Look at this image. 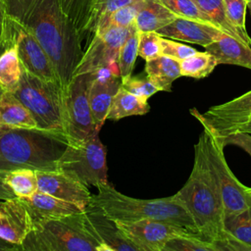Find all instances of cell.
<instances>
[{"mask_svg":"<svg viewBox=\"0 0 251 251\" xmlns=\"http://www.w3.org/2000/svg\"><path fill=\"white\" fill-rule=\"evenodd\" d=\"M97 189L98 193L91 195L90 204L115 222L156 220L182 226L200 235L193 218L176 194L157 199H137L119 192L109 183L99 184Z\"/></svg>","mask_w":251,"mask_h":251,"instance_id":"obj_4","label":"cell"},{"mask_svg":"<svg viewBox=\"0 0 251 251\" xmlns=\"http://www.w3.org/2000/svg\"><path fill=\"white\" fill-rule=\"evenodd\" d=\"M176 194L193 218L200 236L213 242L217 251L247 250L243 243L226 230L223 198L210 170L201 134L194 144L191 173L184 185Z\"/></svg>","mask_w":251,"mask_h":251,"instance_id":"obj_2","label":"cell"},{"mask_svg":"<svg viewBox=\"0 0 251 251\" xmlns=\"http://www.w3.org/2000/svg\"><path fill=\"white\" fill-rule=\"evenodd\" d=\"M6 250H9V251L19 250V247L0 238V251H6Z\"/></svg>","mask_w":251,"mask_h":251,"instance_id":"obj_43","label":"cell"},{"mask_svg":"<svg viewBox=\"0 0 251 251\" xmlns=\"http://www.w3.org/2000/svg\"><path fill=\"white\" fill-rule=\"evenodd\" d=\"M149 111L150 106L147 101L133 95L121 84L112 100L107 120L119 121L129 116L145 115Z\"/></svg>","mask_w":251,"mask_h":251,"instance_id":"obj_24","label":"cell"},{"mask_svg":"<svg viewBox=\"0 0 251 251\" xmlns=\"http://www.w3.org/2000/svg\"><path fill=\"white\" fill-rule=\"evenodd\" d=\"M107 152L99 138V131L79 143H68L58 160V170L81 183L97 187L108 183Z\"/></svg>","mask_w":251,"mask_h":251,"instance_id":"obj_8","label":"cell"},{"mask_svg":"<svg viewBox=\"0 0 251 251\" xmlns=\"http://www.w3.org/2000/svg\"><path fill=\"white\" fill-rule=\"evenodd\" d=\"M176 16L161 0H143L135 18V25L140 32L157 31L172 23Z\"/></svg>","mask_w":251,"mask_h":251,"instance_id":"obj_23","label":"cell"},{"mask_svg":"<svg viewBox=\"0 0 251 251\" xmlns=\"http://www.w3.org/2000/svg\"><path fill=\"white\" fill-rule=\"evenodd\" d=\"M7 14L45 50L64 92L84 51L82 38L59 0H7Z\"/></svg>","mask_w":251,"mask_h":251,"instance_id":"obj_1","label":"cell"},{"mask_svg":"<svg viewBox=\"0 0 251 251\" xmlns=\"http://www.w3.org/2000/svg\"><path fill=\"white\" fill-rule=\"evenodd\" d=\"M20 199L29 214L32 229L46 222L78 214L83 211L75 204L59 199L40 190H37L27 198Z\"/></svg>","mask_w":251,"mask_h":251,"instance_id":"obj_17","label":"cell"},{"mask_svg":"<svg viewBox=\"0 0 251 251\" xmlns=\"http://www.w3.org/2000/svg\"><path fill=\"white\" fill-rule=\"evenodd\" d=\"M218 61L208 51L199 52L179 62L181 76H188L196 79L210 75L217 67Z\"/></svg>","mask_w":251,"mask_h":251,"instance_id":"obj_27","label":"cell"},{"mask_svg":"<svg viewBox=\"0 0 251 251\" xmlns=\"http://www.w3.org/2000/svg\"><path fill=\"white\" fill-rule=\"evenodd\" d=\"M145 74L160 91H172L173 82L181 76L179 62L165 55L146 61Z\"/></svg>","mask_w":251,"mask_h":251,"instance_id":"obj_22","label":"cell"},{"mask_svg":"<svg viewBox=\"0 0 251 251\" xmlns=\"http://www.w3.org/2000/svg\"><path fill=\"white\" fill-rule=\"evenodd\" d=\"M130 26H113L103 33H94L74 76L86 73H97L104 69H110L120 76L118 58L120 50L130 32Z\"/></svg>","mask_w":251,"mask_h":251,"instance_id":"obj_10","label":"cell"},{"mask_svg":"<svg viewBox=\"0 0 251 251\" xmlns=\"http://www.w3.org/2000/svg\"><path fill=\"white\" fill-rule=\"evenodd\" d=\"M236 131H241V132H247L251 134V118L249 120H247L246 122H244L243 124H241L240 126H238L237 127H235L233 130H231L228 134L232 133V132H236ZM227 135V134H226ZM226 136V135H225Z\"/></svg>","mask_w":251,"mask_h":251,"instance_id":"obj_42","label":"cell"},{"mask_svg":"<svg viewBox=\"0 0 251 251\" xmlns=\"http://www.w3.org/2000/svg\"><path fill=\"white\" fill-rule=\"evenodd\" d=\"M138 41L139 30L137 29L134 22L130 26V32L123 44L118 58L121 80H124L132 75L135 60L138 56Z\"/></svg>","mask_w":251,"mask_h":251,"instance_id":"obj_29","label":"cell"},{"mask_svg":"<svg viewBox=\"0 0 251 251\" xmlns=\"http://www.w3.org/2000/svg\"><path fill=\"white\" fill-rule=\"evenodd\" d=\"M156 32L163 37L194 43L203 47L219 39L225 33L213 25L181 17H176Z\"/></svg>","mask_w":251,"mask_h":251,"instance_id":"obj_19","label":"cell"},{"mask_svg":"<svg viewBox=\"0 0 251 251\" xmlns=\"http://www.w3.org/2000/svg\"><path fill=\"white\" fill-rule=\"evenodd\" d=\"M246 2H247V8L249 9L250 14H251V0H246Z\"/></svg>","mask_w":251,"mask_h":251,"instance_id":"obj_44","label":"cell"},{"mask_svg":"<svg viewBox=\"0 0 251 251\" xmlns=\"http://www.w3.org/2000/svg\"><path fill=\"white\" fill-rule=\"evenodd\" d=\"M13 94L30 112L37 128L66 136L63 91L58 82L42 80L23 69Z\"/></svg>","mask_w":251,"mask_h":251,"instance_id":"obj_6","label":"cell"},{"mask_svg":"<svg viewBox=\"0 0 251 251\" xmlns=\"http://www.w3.org/2000/svg\"><path fill=\"white\" fill-rule=\"evenodd\" d=\"M205 50L215 56L218 64L234 65L251 70V46L226 33L205 46Z\"/></svg>","mask_w":251,"mask_h":251,"instance_id":"obj_20","label":"cell"},{"mask_svg":"<svg viewBox=\"0 0 251 251\" xmlns=\"http://www.w3.org/2000/svg\"><path fill=\"white\" fill-rule=\"evenodd\" d=\"M85 224L104 251H139L120 230L117 224L108 218L98 207L89 203L83 210Z\"/></svg>","mask_w":251,"mask_h":251,"instance_id":"obj_15","label":"cell"},{"mask_svg":"<svg viewBox=\"0 0 251 251\" xmlns=\"http://www.w3.org/2000/svg\"><path fill=\"white\" fill-rule=\"evenodd\" d=\"M226 12L231 25L235 27L241 40L248 46H251V37L248 35L245 25L246 0H224Z\"/></svg>","mask_w":251,"mask_h":251,"instance_id":"obj_34","label":"cell"},{"mask_svg":"<svg viewBox=\"0 0 251 251\" xmlns=\"http://www.w3.org/2000/svg\"><path fill=\"white\" fill-rule=\"evenodd\" d=\"M161 35L156 31H139L138 56L145 61L152 60L161 54Z\"/></svg>","mask_w":251,"mask_h":251,"instance_id":"obj_38","label":"cell"},{"mask_svg":"<svg viewBox=\"0 0 251 251\" xmlns=\"http://www.w3.org/2000/svg\"><path fill=\"white\" fill-rule=\"evenodd\" d=\"M161 54L173 58L178 62L195 54L197 50L189 45L176 42L175 39L161 36Z\"/></svg>","mask_w":251,"mask_h":251,"instance_id":"obj_39","label":"cell"},{"mask_svg":"<svg viewBox=\"0 0 251 251\" xmlns=\"http://www.w3.org/2000/svg\"><path fill=\"white\" fill-rule=\"evenodd\" d=\"M142 4L143 0H135L119 8L97 25L94 33H103L113 26L127 27L131 25L135 22V18Z\"/></svg>","mask_w":251,"mask_h":251,"instance_id":"obj_31","label":"cell"},{"mask_svg":"<svg viewBox=\"0 0 251 251\" xmlns=\"http://www.w3.org/2000/svg\"><path fill=\"white\" fill-rule=\"evenodd\" d=\"M163 251H217L213 242L205 240L200 235L186 232L170 239Z\"/></svg>","mask_w":251,"mask_h":251,"instance_id":"obj_33","label":"cell"},{"mask_svg":"<svg viewBox=\"0 0 251 251\" xmlns=\"http://www.w3.org/2000/svg\"><path fill=\"white\" fill-rule=\"evenodd\" d=\"M11 45L9 18L7 14V0H0V48Z\"/></svg>","mask_w":251,"mask_h":251,"instance_id":"obj_41","label":"cell"},{"mask_svg":"<svg viewBox=\"0 0 251 251\" xmlns=\"http://www.w3.org/2000/svg\"><path fill=\"white\" fill-rule=\"evenodd\" d=\"M3 92H4V90H3V89L0 87V95H1Z\"/></svg>","mask_w":251,"mask_h":251,"instance_id":"obj_46","label":"cell"},{"mask_svg":"<svg viewBox=\"0 0 251 251\" xmlns=\"http://www.w3.org/2000/svg\"><path fill=\"white\" fill-rule=\"evenodd\" d=\"M38 190L71 202L84 210L90 203L91 192L88 186L72 176L60 171L35 170Z\"/></svg>","mask_w":251,"mask_h":251,"instance_id":"obj_14","label":"cell"},{"mask_svg":"<svg viewBox=\"0 0 251 251\" xmlns=\"http://www.w3.org/2000/svg\"><path fill=\"white\" fill-rule=\"evenodd\" d=\"M201 125L203 130L200 134L203 138L206 158L223 198L225 218L238 214L250 207L251 197L246 192V186L229 169L222 138L210 126L203 123Z\"/></svg>","mask_w":251,"mask_h":251,"instance_id":"obj_7","label":"cell"},{"mask_svg":"<svg viewBox=\"0 0 251 251\" xmlns=\"http://www.w3.org/2000/svg\"><path fill=\"white\" fill-rule=\"evenodd\" d=\"M64 13L71 19L82 40L87 34V25L94 0H59Z\"/></svg>","mask_w":251,"mask_h":251,"instance_id":"obj_30","label":"cell"},{"mask_svg":"<svg viewBox=\"0 0 251 251\" xmlns=\"http://www.w3.org/2000/svg\"><path fill=\"white\" fill-rule=\"evenodd\" d=\"M0 128H37L30 112L12 92L0 95Z\"/></svg>","mask_w":251,"mask_h":251,"instance_id":"obj_21","label":"cell"},{"mask_svg":"<svg viewBox=\"0 0 251 251\" xmlns=\"http://www.w3.org/2000/svg\"><path fill=\"white\" fill-rule=\"evenodd\" d=\"M115 223L139 251H163L166 243L173 237L191 232L182 226L156 220L143 219Z\"/></svg>","mask_w":251,"mask_h":251,"instance_id":"obj_11","label":"cell"},{"mask_svg":"<svg viewBox=\"0 0 251 251\" xmlns=\"http://www.w3.org/2000/svg\"><path fill=\"white\" fill-rule=\"evenodd\" d=\"M135 0H94L87 25V34H94L97 25L113 12Z\"/></svg>","mask_w":251,"mask_h":251,"instance_id":"obj_35","label":"cell"},{"mask_svg":"<svg viewBox=\"0 0 251 251\" xmlns=\"http://www.w3.org/2000/svg\"><path fill=\"white\" fill-rule=\"evenodd\" d=\"M208 17L211 23L223 32L242 41L235 27L229 22L224 0H192ZM243 42V41H242ZM244 43V42H243Z\"/></svg>","mask_w":251,"mask_h":251,"instance_id":"obj_28","label":"cell"},{"mask_svg":"<svg viewBox=\"0 0 251 251\" xmlns=\"http://www.w3.org/2000/svg\"><path fill=\"white\" fill-rule=\"evenodd\" d=\"M226 230L251 249V205L246 210L225 218Z\"/></svg>","mask_w":251,"mask_h":251,"instance_id":"obj_32","label":"cell"},{"mask_svg":"<svg viewBox=\"0 0 251 251\" xmlns=\"http://www.w3.org/2000/svg\"><path fill=\"white\" fill-rule=\"evenodd\" d=\"M32 230L29 214L19 197L0 201V238L19 247Z\"/></svg>","mask_w":251,"mask_h":251,"instance_id":"obj_16","label":"cell"},{"mask_svg":"<svg viewBox=\"0 0 251 251\" xmlns=\"http://www.w3.org/2000/svg\"><path fill=\"white\" fill-rule=\"evenodd\" d=\"M246 192H247V193H248V195L251 197V187L246 186Z\"/></svg>","mask_w":251,"mask_h":251,"instance_id":"obj_45","label":"cell"},{"mask_svg":"<svg viewBox=\"0 0 251 251\" xmlns=\"http://www.w3.org/2000/svg\"><path fill=\"white\" fill-rule=\"evenodd\" d=\"M9 28L10 42L11 44L15 43L17 46L18 55L23 69L42 80L58 82L57 75L49 56L34 36L10 19Z\"/></svg>","mask_w":251,"mask_h":251,"instance_id":"obj_12","label":"cell"},{"mask_svg":"<svg viewBox=\"0 0 251 251\" xmlns=\"http://www.w3.org/2000/svg\"><path fill=\"white\" fill-rule=\"evenodd\" d=\"M68 143L64 134L39 128H0V176L20 168L58 170Z\"/></svg>","mask_w":251,"mask_h":251,"instance_id":"obj_3","label":"cell"},{"mask_svg":"<svg viewBox=\"0 0 251 251\" xmlns=\"http://www.w3.org/2000/svg\"><path fill=\"white\" fill-rule=\"evenodd\" d=\"M95 75H75L63 92L65 134L69 143L82 142L100 131L94 124L89 104V89Z\"/></svg>","mask_w":251,"mask_h":251,"instance_id":"obj_9","label":"cell"},{"mask_svg":"<svg viewBox=\"0 0 251 251\" xmlns=\"http://www.w3.org/2000/svg\"><path fill=\"white\" fill-rule=\"evenodd\" d=\"M5 183L19 198H27L38 190L36 172L29 168H20L4 175Z\"/></svg>","mask_w":251,"mask_h":251,"instance_id":"obj_26","label":"cell"},{"mask_svg":"<svg viewBox=\"0 0 251 251\" xmlns=\"http://www.w3.org/2000/svg\"><path fill=\"white\" fill-rule=\"evenodd\" d=\"M122 86L144 101H147L152 95L160 91L147 75H140L136 76L131 75L122 80Z\"/></svg>","mask_w":251,"mask_h":251,"instance_id":"obj_37","label":"cell"},{"mask_svg":"<svg viewBox=\"0 0 251 251\" xmlns=\"http://www.w3.org/2000/svg\"><path fill=\"white\" fill-rule=\"evenodd\" d=\"M23 67L17 46L12 43L0 55V87L7 92H14L19 86Z\"/></svg>","mask_w":251,"mask_h":251,"instance_id":"obj_25","label":"cell"},{"mask_svg":"<svg viewBox=\"0 0 251 251\" xmlns=\"http://www.w3.org/2000/svg\"><path fill=\"white\" fill-rule=\"evenodd\" d=\"M20 250L104 251V247L88 229L82 211L36 226L26 235Z\"/></svg>","mask_w":251,"mask_h":251,"instance_id":"obj_5","label":"cell"},{"mask_svg":"<svg viewBox=\"0 0 251 251\" xmlns=\"http://www.w3.org/2000/svg\"><path fill=\"white\" fill-rule=\"evenodd\" d=\"M122 84L121 77L110 69L96 73L89 89V104L94 124L101 129L111 107L112 100Z\"/></svg>","mask_w":251,"mask_h":251,"instance_id":"obj_18","label":"cell"},{"mask_svg":"<svg viewBox=\"0 0 251 251\" xmlns=\"http://www.w3.org/2000/svg\"><path fill=\"white\" fill-rule=\"evenodd\" d=\"M190 114L200 124L210 126L218 135L225 136L251 118V90L232 100L212 106L204 113L192 108Z\"/></svg>","mask_w":251,"mask_h":251,"instance_id":"obj_13","label":"cell"},{"mask_svg":"<svg viewBox=\"0 0 251 251\" xmlns=\"http://www.w3.org/2000/svg\"><path fill=\"white\" fill-rule=\"evenodd\" d=\"M161 2L176 17L196 20L202 23L213 25L208 17L197 7V5L192 0H161Z\"/></svg>","mask_w":251,"mask_h":251,"instance_id":"obj_36","label":"cell"},{"mask_svg":"<svg viewBox=\"0 0 251 251\" xmlns=\"http://www.w3.org/2000/svg\"><path fill=\"white\" fill-rule=\"evenodd\" d=\"M220 137L222 138L225 146L228 144L238 146L251 156V134L250 133L236 131V132L227 134L226 136H220Z\"/></svg>","mask_w":251,"mask_h":251,"instance_id":"obj_40","label":"cell"}]
</instances>
